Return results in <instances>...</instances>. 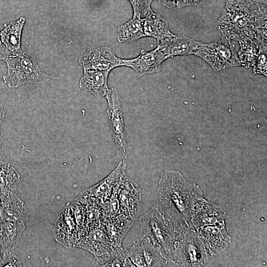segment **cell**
<instances>
[{
  "label": "cell",
  "instance_id": "1",
  "mask_svg": "<svg viewBox=\"0 0 267 267\" xmlns=\"http://www.w3.org/2000/svg\"><path fill=\"white\" fill-rule=\"evenodd\" d=\"M198 188L188 183L179 172L165 171L159 181L155 204L167 216L183 226L189 222L194 198L199 196Z\"/></svg>",
  "mask_w": 267,
  "mask_h": 267
},
{
  "label": "cell",
  "instance_id": "2",
  "mask_svg": "<svg viewBox=\"0 0 267 267\" xmlns=\"http://www.w3.org/2000/svg\"><path fill=\"white\" fill-rule=\"evenodd\" d=\"M139 221V238L157 249L168 263H173L176 248L184 236V227L167 216L155 204Z\"/></svg>",
  "mask_w": 267,
  "mask_h": 267
},
{
  "label": "cell",
  "instance_id": "3",
  "mask_svg": "<svg viewBox=\"0 0 267 267\" xmlns=\"http://www.w3.org/2000/svg\"><path fill=\"white\" fill-rule=\"evenodd\" d=\"M222 38L239 42L255 39L256 29L267 26V4L257 5V9L225 5L217 22Z\"/></svg>",
  "mask_w": 267,
  "mask_h": 267
},
{
  "label": "cell",
  "instance_id": "4",
  "mask_svg": "<svg viewBox=\"0 0 267 267\" xmlns=\"http://www.w3.org/2000/svg\"><path fill=\"white\" fill-rule=\"evenodd\" d=\"M7 71L3 81L9 88H15L28 84L40 83L53 78L47 75L37 62L22 53L11 55L4 60Z\"/></svg>",
  "mask_w": 267,
  "mask_h": 267
},
{
  "label": "cell",
  "instance_id": "5",
  "mask_svg": "<svg viewBox=\"0 0 267 267\" xmlns=\"http://www.w3.org/2000/svg\"><path fill=\"white\" fill-rule=\"evenodd\" d=\"M192 54L202 58L215 71L241 66L234 45L223 38L210 43L197 41Z\"/></svg>",
  "mask_w": 267,
  "mask_h": 267
},
{
  "label": "cell",
  "instance_id": "6",
  "mask_svg": "<svg viewBox=\"0 0 267 267\" xmlns=\"http://www.w3.org/2000/svg\"><path fill=\"white\" fill-rule=\"evenodd\" d=\"M105 97L108 104L106 112L116 150L119 157L126 160L128 146L127 133L116 89L112 87L109 89Z\"/></svg>",
  "mask_w": 267,
  "mask_h": 267
},
{
  "label": "cell",
  "instance_id": "7",
  "mask_svg": "<svg viewBox=\"0 0 267 267\" xmlns=\"http://www.w3.org/2000/svg\"><path fill=\"white\" fill-rule=\"evenodd\" d=\"M127 164L122 160L116 168L104 179L86 189L79 200L101 206L110 199L126 176Z\"/></svg>",
  "mask_w": 267,
  "mask_h": 267
},
{
  "label": "cell",
  "instance_id": "8",
  "mask_svg": "<svg viewBox=\"0 0 267 267\" xmlns=\"http://www.w3.org/2000/svg\"><path fill=\"white\" fill-rule=\"evenodd\" d=\"M116 195L120 214L134 222L139 211L141 201L138 185L126 176L117 189Z\"/></svg>",
  "mask_w": 267,
  "mask_h": 267
},
{
  "label": "cell",
  "instance_id": "9",
  "mask_svg": "<svg viewBox=\"0 0 267 267\" xmlns=\"http://www.w3.org/2000/svg\"><path fill=\"white\" fill-rule=\"evenodd\" d=\"M178 244L175 251L173 263L182 266H197L203 264L205 256L203 250L195 235H185Z\"/></svg>",
  "mask_w": 267,
  "mask_h": 267
},
{
  "label": "cell",
  "instance_id": "10",
  "mask_svg": "<svg viewBox=\"0 0 267 267\" xmlns=\"http://www.w3.org/2000/svg\"><path fill=\"white\" fill-rule=\"evenodd\" d=\"M79 63L85 70H96L110 72L113 68L122 66V59L117 57L107 47H99L82 56Z\"/></svg>",
  "mask_w": 267,
  "mask_h": 267
},
{
  "label": "cell",
  "instance_id": "11",
  "mask_svg": "<svg viewBox=\"0 0 267 267\" xmlns=\"http://www.w3.org/2000/svg\"><path fill=\"white\" fill-rule=\"evenodd\" d=\"M76 246L89 251L95 257L101 256L112 250L103 222L86 229Z\"/></svg>",
  "mask_w": 267,
  "mask_h": 267
},
{
  "label": "cell",
  "instance_id": "12",
  "mask_svg": "<svg viewBox=\"0 0 267 267\" xmlns=\"http://www.w3.org/2000/svg\"><path fill=\"white\" fill-rule=\"evenodd\" d=\"M163 55L157 47L155 49L147 52L143 49L135 58L130 59H122V66L133 68L139 76L159 72L161 63L165 60Z\"/></svg>",
  "mask_w": 267,
  "mask_h": 267
},
{
  "label": "cell",
  "instance_id": "13",
  "mask_svg": "<svg viewBox=\"0 0 267 267\" xmlns=\"http://www.w3.org/2000/svg\"><path fill=\"white\" fill-rule=\"evenodd\" d=\"M25 222H3L0 223V248L2 267L4 260L10 254L18 244L19 240L25 228Z\"/></svg>",
  "mask_w": 267,
  "mask_h": 267
},
{
  "label": "cell",
  "instance_id": "14",
  "mask_svg": "<svg viewBox=\"0 0 267 267\" xmlns=\"http://www.w3.org/2000/svg\"><path fill=\"white\" fill-rule=\"evenodd\" d=\"M0 219L3 222H26L28 212L24 203L14 193L3 196L0 201Z\"/></svg>",
  "mask_w": 267,
  "mask_h": 267
},
{
  "label": "cell",
  "instance_id": "15",
  "mask_svg": "<svg viewBox=\"0 0 267 267\" xmlns=\"http://www.w3.org/2000/svg\"><path fill=\"white\" fill-rule=\"evenodd\" d=\"M197 41L183 35H175L158 43L157 47L165 60L179 55H191Z\"/></svg>",
  "mask_w": 267,
  "mask_h": 267
},
{
  "label": "cell",
  "instance_id": "16",
  "mask_svg": "<svg viewBox=\"0 0 267 267\" xmlns=\"http://www.w3.org/2000/svg\"><path fill=\"white\" fill-rule=\"evenodd\" d=\"M109 73L107 71L84 69L79 87L97 98L105 96L109 89L107 85Z\"/></svg>",
  "mask_w": 267,
  "mask_h": 267
},
{
  "label": "cell",
  "instance_id": "17",
  "mask_svg": "<svg viewBox=\"0 0 267 267\" xmlns=\"http://www.w3.org/2000/svg\"><path fill=\"white\" fill-rule=\"evenodd\" d=\"M103 223L113 250L121 247L123 239L134 222L120 214L115 217L104 220Z\"/></svg>",
  "mask_w": 267,
  "mask_h": 267
},
{
  "label": "cell",
  "instance_id": "18",
  "mask_svg": "<svg viewBox=\"0 0 267 267\" xmlns=\"http://www.w3.org/2000/svg\"><path fill=\"white\" fill-rule=\"evenodd\" d=\"M25 18L19 19L5 24L4 29L0 32V40L12 55L22 54L21 49V36L25 23Z\"/></svg>",
  "mask_w": 267,
  "mask_h": 267
},
{
  "label": "cell",
  "instance_id": "19",
  "mask_svg": "<svg viewBox=\"0 0 267 267\" xmlns=\"http://www.w3.org/2000/svg\"><path fill=\"white\" fill-rule=\"evenodd\" d=\"M142 19L146 37L156 38L158 43L174 35L170 30L167 20L158 13L152 11Z\"/></svg>",
  "mask_w": 267,
  "mask_h": 267
},
{
  "label": "cell",
  "instance_id": "20",
  "mask_svg": "<svg viewBox=\"0 0 267 267\" xmlns=\"http://www.w3.org/2000/svg\"><path fill=\"white\" fill-rule=\"evenodd\" d=\"M91 267H134L128 256V250L121 247L99 256H95Z\"/></svg>",
  "mask_w": 267,
  "mask_h": 267
},
{
  "label": "cell",
  "instance_id": "21",
  "mask_svg": "<svg viewBox=\"0 0 267 267\" xmlns=\"http://www.w3.org/2000/svg\"><path fill=\"white\" fill-rule=\"evenodd\" d=\"M146 37L143 31V19L136 17L118 28L117 40L120 43H133Z\"/></svg>",
  "mask_w": 267,
  "mask_h": 267
},
{
  "label": "cell",
  "instance_id": "22",
  "mask_svg": "<svg viewBox=\"0 0 267 267\" xmlns=\"http://www.w3.org/2000/svg\"><path fill=\"white\" fill-rule=\"evenodd\" d=\"M240 49L237 56L241 66L250 68L254 66L262 47L255 39L244 40L238 42Z\"/></svg>",
  "mask_w": 267,
  "mask_h": 267
},
{
  "label": "cell",
  "instance_id": "23",
  "mask_svg": "<svg viewBox=\"0 0 267 267\" xmlns=\"http://www.w3.org/2000/svg\"><path fill=\"white\" fill-rule=\"evenodd\" d=\"M20 178L19 173L9 163L0 171V190L3 196L15 190Z\"/></svg>",
  "mask_w": 267,
  "mask_h": 267
},
{
  "label": "cell",
  "instance_id": "24",
  "mask_svg": "<svg viewBox=\"0 0 267 267\" xmlns=\"http://www.w3.org/2000/svg\"><path fill=\"white\" fill-rule=\"evenodd\" d=\"M139 239L141 243L146 267H163L167 265V260L157 249L146 240Z\"/></svg>",
  "mask_w": 267,
  "mask_h": 267
},
{
  "label": "cell",
  "instance_id": "25",
  "mask_svg": "<svg viewBox=\"0 0 267 267\" xmlns=\"http://www.w3.org/2000/svg\"><path fill=\"white\" fill-rule=\"evenodd\" d=\"M128 256L134 267H146L143 249L139 239L128 250Z\"/></svg>",
  "mask_w": 267,
  "mask_h": 267
},
{
  "label": "cell",
  "instance_id": "26",
  "mask_svg": "<svg viewBox=\"0 0 267 267\" xmlns=\"http://www.w3.org/2000/svg\"><path fill=\"white\" fill-rule=\"evenodd\" d=\"M132 5L134 17L144 18L151 11V3L153 0H128Z\"/></svg>",
  "mask_w": 267,
  "mask_h": 267
},
{
  "label": "cell",
  "instance_id": "27",
  "mask_svg": "<svg viewBox=\"0 0 267 267\" xmlns=\"http://www.w3.org/2000/svg\"><path fill=\"white\" fill-rule=\"evenodd\" d=\"M267 48H261L256 62L253 66V71L255 74H262L267 76Z\"/></svg>",
  "mask_w": 267,
  "mask_h": 267
},
{
  "label": "cell",
  "instance_id": "28",
  "mask_svg": "<svg viewBox=\"0 0 267 267\" xmlns=\"http://www.w3.org/2000/svg\"><path fill=\"white\" fill-rule=\"evenodd\" d=\"M18 257L10 253L3 261L2 267H21Z\"/></svg>",
  "mask_w": 267,
  "mask_h": 267
},
{
  "label": "cell",
  "instance_id": "29",
  "mask_svg": "<svg viewBox=\"0 0 267 267\" xmlns=\"http://www.w3.org/2000/svg\"><path fill=\"white\" fill-rule=\"evenodd\" d=\"M225 5L235 7H248L250 8V6L247 3L246 0H225Z\"/></svg>",
  "mask_w": 267,
  "mask_h": 267
},
{
  "label": "cell",
  "instance_id": "30",
  "mask_svg": "<svg viewBox=\"0 0 267 267\" xmlns=\"http://www.w3.org/2000/svg\"><path fill=\"white\" fill-rule=\"evenodd\" d=\"M201 0H176V6L178 8L184 6L197 4Z\"/></svg>",
  "mask_w": 267,
  "mask_h": 267
},
{
  "label": "cell",
  "instance_id": "31",
  "mask_svg": "<svg viewBox=\"0 0 267 267\" xmlns=\"http://www.w3.org/2000/svg\"><path fill=\"white\" fill-rule=\"evenodd\" d=\"M12 55L11 52L7 49L0 40V60H5L8 57Z\"/></svg>",
  "mask_w": 267,
  "mask_h": 267
},
{
  "label": "cell",
  "instance_id": "32",
  "mask_svg": "<svg viewBox=\"0 0 267 267\" xmlns=\"http://www.w3.org/2000/svg\"><path fill=\"white\" fill-rule=\"evenodd\" d=\"M162 5L168 8H173L176 6V0H157Z\"/></svg>",
  "mask_w": 267,
  "mask_h": 267
},
{
  "label": "cell",
  "instance_id": "33",
  "mask_svg": "<svg viewBox=\"0 0 267 267\" xmlns=\"http://www.w3.org/2000/svg\"><path fill=\"white\" fill-rule=\"evenodd\" d=\"M247 3L251 7L253 4H267V0H246Z\"/></svg>",
  "mask_w": 267,
  "mask_h": 267
},
{
  "label": "cell",
  "instance_id": "34",
  "mask_svg": "<svg viewBox=\"0 0 267 267\" xmlns=\"http://www.w3.org/2000/svg\"><path fill=\"white\" fill-rule=\"evenodd\" d=\"M1 257L0 248V265H1Z\"/></svg>",
  "mask_w": 267,
  "mask_h": 267
},
{
  "label": "cell",
  "instance_id": "35",
  "mask_svg": "<svg viewBox=\"0 0 267 267\" xmlns=\"http://www.w3.org/2000/svg\"><path fill=\"white\" fill-rule=\"evenodd\" d=\"M3 197L1 192H0V200L1 199V198Z\"/></svg>",
  "mask_w": 267,
  "mask_h": 267
}]
</instances>
